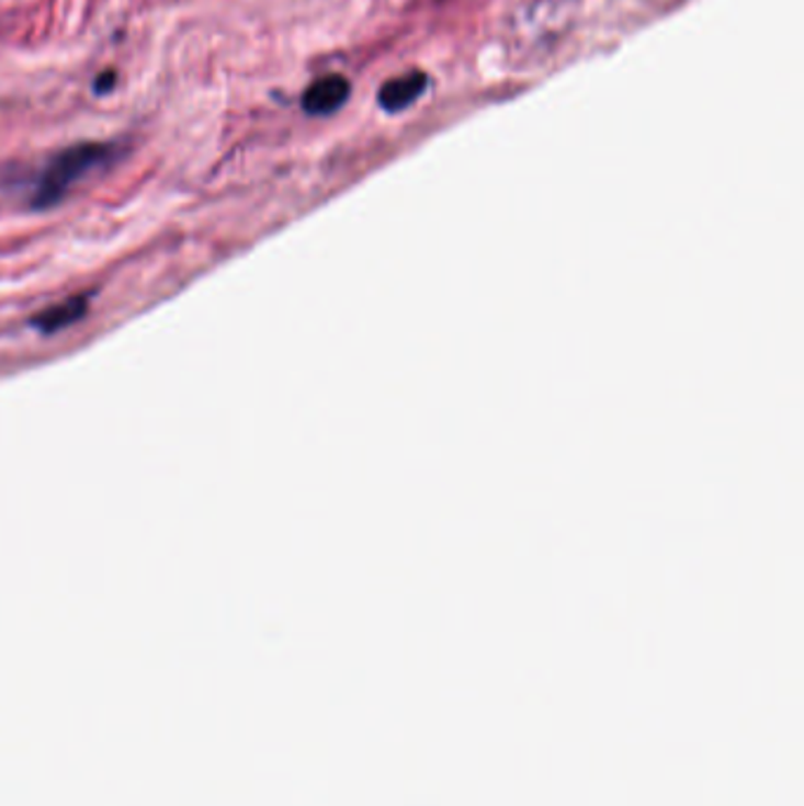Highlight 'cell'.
<instances>
[{
	"label": "cell",
	"mask_w": 804,
	"mask_h": 806,
	"mask_svg": "<svg viewBox=\"0 0 804 806\" xmlns=\"http://www.w3.org/2000/svg\"><path fill=\"white\" fill-rule=\"evenodd\" d=\"M116 145L83 141L57 154L38 180L34 192V208H50L69 194V189L88 178L90 172L109 166L116 158Z\"/></svg>",
	"instance_id": "1"
},
{
	"label": "cell",
	"mask_w": 804,
	"mask_h": 806,
	"mask_svg": "<svg viewBox=\"0 0 804 806\" xmlns=\"http://www.w3.org/2000/svg\"><path fill=\"white\" fill-rule=\"evenodd\" d=\"M428 88V76L416 71V73H406L399 78H392L383 88L381 94H377V102L385 109V112L397 114L401 109L411 106L420 94Z\"/></svg>",
	"instance_id": "3"
},
{
	"label": "cell",
	"mask_w": 804,
	"mask_h": 806,
	"mask_svg": "<svg viewBox=\"0 0 804 806\" xmlns=\"http://www.w3.org/2000/svg\"><path fill=\"white\" fill-rule=\"evenodd\" d=\"M347 98H350V81L342 76H326L305 90L303 109L312 116H328L338 112Z\"/></svg>",
	"instance_id": "2"
},
{
	"label": "cell",
	"mask_w": 804,
	"mask_h": 806,
	"mask_svg": "<svg viewBox=\"0 0 804 806\" xmlns=\"http://www.w3.org/2000/svg\"><path fill=\"white\" fill-rule=\"evenodd\" d=\"M114 83H116V73H114V71H104V73L98 78V81H94V90L104 94V92H109V90L114 88Z\"/></svg>",
	"instance_id": "5"
},
{
	"label": "cell",
	"mask_w": 804,
	"mask_h": 806,
	"mask_svg": "<svg viewBox=\"0 0 804 806\" xmlns=\"http://www.w3.org/2000/svg\"><path fill=\"white\" fill-rule=\"evenodd\" d=\"M86 311H88L86 295L69 297L65 299V303H59L50 309H45L41 316H36L34 326H38V330H43V333H55V330H61V328L76 323L78 319H83Z\"/></svg>",
	"instance_id": "4"
}]
</instances>
